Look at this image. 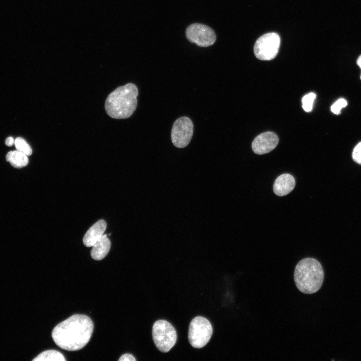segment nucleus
<instances>
[{"label": "nucleus", "instance_id": "nucleus-19", "mask_svg": "<svg viewBox=\"0 0 361 361\" xmlns=\"http://www.w3.org/2000/svg\"><path fill=\"white\" fill-rule=\"evenodd\" d=\"M136 360L132 355L128 353L122 355L119 359V361H135Z\"/></svg>", "mask_w": 361, "mask_h": 361}, {"label": "nucleus", "instance_id": "nucleus-2", "mask_svg": "<svg viewBox=\"0 0 361 361\" xmlns=\"http://www.w3.org/2000/svg\"><path fill=\"white\" fill-rule=\"evenodd\" d=\"M137 87L132 83L120 86L107 97L105 108L107 114L112 118L125 119L130 117L136 109Z\"/></svg>", "mask_w": 361, "mask_h": 361}, {"label": "nucleus", "instance_id": "nucleus-14", "mask_svg": "<svg viewBox=\"0 0 361 361\" xmlns=\"http://www.w3.org/2000/svg\"><path fill=\"white\" fill-rule=\"evenodd\" d=\"M34 361H65L64 356L58 351L55 350H48L39 354L34 359Z\"/></svg>", "mask_w": 361, "mask_h": 361}, {"label": "nucleus", "instance_id": "nucleus-7", "mask_svg": "<svg viewBox=\"0 0 361 361\" xmlns=\"http://www.w3.org/2000/svg\"><path fill=\"white\" fill-rule=\"evenodd\" d=\"M188 40L200 47H209L215 42L214 31L207 25L195 23L190 25L186 30Z\"/></svg>", "mask_w": 361, "mask_h": 361}, {"label": "nucleus", "instance_id": "nucleus-15", "mask_svg": "<svg viewBox=\"0 0 361 361\" xmlns=\"http://www.w3.org/2000/svg\"><path fill=\"white\" fill-rule=\"evenodd\" d=\"M14 145L16 150L30 156L32 153V150L28 143L22 138L17 137L15 140Z\"/></svg>", "mask_w": 361, "mask_h": 361}, {"label": "nucleus", "instance_id": "nucleus-10", "mask_svg": "<svg viewBox=\"0 0 361 361\" xmlns=\"http://www.w3.org/2000/svg\"><path fill=\"white\" fill-rule=\"evenodd\" d=\"M106 223L100 220L94 224L85 233L83 242L86 247H92L101 237L106 228Z\"/></svg>", "mask_w": 361, "mask_h": 361}, {"label": "nucleus", "instance_id": "nucleus-12", "mask_svg": "<svg viewBox=\"0 0 361 361\" xmlns=\"http://www.w3.org/2000/svg\"><path fill=\"white\" fill-rule=\"evenodd\" d=\"M107 236V234H103L101 237L93 245L91 251V256L94 260H101L103 259L109 251L111 243Z\"/></svg>", "mask_w": 361, "mask_h": 361}, {"label": "nucleus", "instance_id": "nucleus-18", "mask_svg": "<svg viewBox=\"0 0 361 361\" xmlns=\"http://www.w3.org/2000/svg\"><path fill=\"white\" fill-rule=\"evenodd\" d=\"M352 158L354 161L361 164V142L354 148L352 152Z\"/></svg>", "mask_w": 361, "mask_h": 361}, {"label": "nucleus", "instance_id": "nucleus-3", "mask_svg": "<svg viewBox=\"0 0 361 361\" xmlns=\"http://www.w3.org/2000/svg\"><path fill=\"white\" fill-rule=\"evenodd\" d=\"M324 271L320 263L313 258H306L296 265L294 279L297 288L305 294L318 291L324 280Z\"/></svg>", "mask_w": 361, "mask_h": 361}, {"label": "nucleus", "instance_id": "nucleus-1", "mask_svg": "<svg viewBox=\"0 0 361 361\" xmlns=\"http://www.w3.org/2000/svg\"><path fill=\"white\" fill-rule=\"evenodd\" d=\"M94 325L87 316L74 314L57 325L52 337L60 348L70 351L83 348L90 340Z\"/></svg>", "mask_w": 361, "mask_h": 361}, {"label": "nucleus", "instance_id": "nucleus-16", "mask_svg": "<svg viewBox=\"0 0 361 361\" xmlns=\"http://www.w3.org/2000/svg\"><path fill=\"white\" fill-rule=\"evenodd\" d=\"M316 97V94L313 92L309 93L303 96L302 99V103L304 111L309 112L312 110Z\"/></svg>", "mask_w": 361, "mask_h": 361}, {"label": "nucleus", "instance_id": "nucleus-5", "mask_svg": "<svg viewBox=\"0 0 361 361\" xmlns=\"http://www.w3.org/2000/svg\"><path fill=\"white\" fill-rule=\"evenodd\" d=\"M213 328L209 321L202 316H197L191 321L188 330V340L195 348L205 346L210 340Z\"/></svg>", "mask_w": 361, "mask_h": 361}, {"label": "nucleus", "instance_id": "nucleus-13", "mask_svg": "<svg viewBox=\"0 0 361 361\" xmlns=\"http://www.w3.org/2000/svg\"><path fill=\"white\" fill-rule=\"evenodd\" d=\"M6 160L16 168L24 167L29 162L28 156L17 150L9 152L6 156Z\"/></svg>", "mask_w": 361, "mask_h": 361}, {"label": "nucleus", "instance_id": "nucleus-8", "mask_svg": "<svg viewBox=\"0 0 361 361\" xmlns=\"http://www.w3.org/2000/svg\"><path fill=\"white\" fill-rule=\"evenodd\" d=\"M193 133V124L188 117L184 116L174 123L171 131V140L177 148H184L190 142Z\"/></svg>", "mask_w": 361, "mask_h": 361}, {"label": "nucleus", "instance_id": "nucleus-6", "mask_svg": "<svg viewBox=\"0 0 361 361\" xmlns=\"http://www.w3.org/2000/svg\"><path fill=\"white\" fill-rule=\"evenodd\" d=\"M280 45V38L276 33L271 32L264 34L255 43V55L261 60H271L276 56Z\"/></svg>", "mask_w": 361, "mask_h": 361}, {"label": "nucleus", "instance_id": "nucleus-20", "mask_svg": "<svg viewBox=\"0 0 361 361\" xmlns=\"http://www.w3.org/2000/svg\"><path fill=\"white\" fill-rule=\"evenodd\" d=\"M15 140L12 137H8L5 140V144L8 146H11L14 144Z\"/></svg>", "mask_w": 361, "mask_h": 361}, {"label": "nucleus", "instance_id": "nucleus-17", "mask_svg": "<svg viewBox=\"0 0 361 361\" xmlns=\"http://www.w3.org/2000/svg\"><path fill=\"white\" fill-rule=\"evenodd\" d=\"M347 102L345 99L341 98L337 100L331 107V111L335 114H339L342 108L346 107Z\"/></svg>", "mask_w": 361, "mask_h": 361}, {"label": "nucleus", "instance_id": "nucleus-4", "mask_svg": "<svg viewBox=\"0 0 361 361\" xmlns=\"http://www.w3.org/2000/svg\"><path fill=\"white\" fill-rule=\"evenodd\" d=\"M152 337L154 344L161 352L166 353L174 346L177 333L173 326L168 321L158 320L152 327Z\"/></svg>", "mask_w": 361, "mask_h": 361}, {"label": "nucleus", "instance_id": "nucleus-11", "mask_svg": "<svg viewBox=\"0 0 361 361\" xmlns=\"http://www.w3.org/2000/svg\"><path fill=\"white\" fill-rule=\"evenodd\" d=\"M295 186L293 176L289 174H283L278 176L273 185V191L279 196L287 195L292 191Z\"/></svg>", "mask_w": 361, "mask_h": 361}, {"label": "nucleus", "instance_id": "nucleus-9", "mask_svg": "<svg viewBox=\"0 0 361 361\" xmlns=\"http://www.w3.org/2000/svg\"><path fill=\"white\" fill-rule=\"evenodd\" d=\"M278 142V137L274 132H264L254 139L252 144V149L257 154H266L274 149Z\"/></svg>", "mask_w": 361, "mask_h": 361}, {"label": "nucleus", "instance_id": "nucleus-21", "mask_svg": "<svg viewBox=\"0 0 361 361\" xmlns=\"http://www.w3.org/2000/svg\"><path fill=\"white\" fill-rule=\"evenodd\" d=\"M357 64L359 66V67L361 68V55L359 56L357 60ZM360 79H361V76H360Z\"/></svg>", "mask_w": 361, "mask_h": 361}]
</instances>
